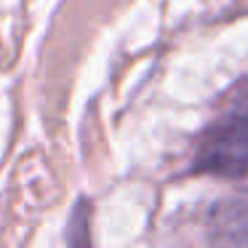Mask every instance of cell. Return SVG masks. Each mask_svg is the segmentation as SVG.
Returning <instances> with one entry per match:
<instances>
[{
	"label": "cell",
	"mask_w": 248,
	"mask_h": 248,
	"mask_svg": "<svg viewBox=\"0 0 248 248\" xmlns=\"http://www.w3.org/2000/svg\"><path fill=\"white\" fill-rule=\"evenodd\" d=\"M195 168L224 179H248V96L219 118L200 139Z\"/></svg>",
	"instance_id": "6da1fadb"
},
{
	"label": "cell",
	"mask_w": 248,
	"mask_h": 248,
	"mask_svg": "<svg viewBox=\"0 0 248 248\" xmlns=\"http://www.w3.org/2000/svg\"><path fill=\"white\" fill-rule=\"evenodd\" d=\"M211 230H214V240L248 246V192L219 203V208L211 216Z\"/></svg>",
	"instance_id": "7a4b0ae2"
}]
</instances>
